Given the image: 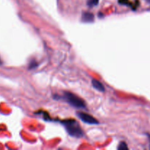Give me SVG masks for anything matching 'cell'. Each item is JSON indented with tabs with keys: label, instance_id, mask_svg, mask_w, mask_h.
<instances>
[{
	"label": "cell",
	"instance_id": "5",
	"mask_svg": "<svg viewBox=\"0 0 150 150\" xmlns=\"http://www.w3.org/2000/svg\"><path fill=\"white\" fill-rule=\"evenodd\" d=\"M92 86H93L95 89H96L97 90L100 91V92H104L105 91V88H104L103 85L98 80H95V79H93L92 81Z\"/></svg>",
	"mask_w": 150,
	"mask_h": 150
},
{
	"label": "cell",
	"instance_id": "7",
	"mask_svg": "<svg viewBox=\"0 0 150 150\" xmlns=\"http://www.w3.org/2000/svg\"><path fill=\"white\" fill-rule=\"evenodd\" d=\"M118 149L119 150H127V149H128V147H127V144H126L125 142H121V143L119 144Z\"/></svg>",
	"mask_w": 150,
	"mask_h": 150
},
{
	"label": "cell",
	"instance_id": "8",
	"mask_svg": "<svg viewBox=\"0 0 150 150\" xmlns=\"http://www.w3.org/2000/svg\"><path fill=\"white\" fill-rule=\"evenodd\" d=\"M38 66V64L36 63V62L33 61V62H30V64H29V69H33V68H35V67Z\"/></svg>",
	"mask_w": 150,
	"mask_h": 150
},
{
	"label": "cell",
	"instance_id": "6",
	"mask_svg": "<svg viewBox=\"0 0 150 150\" xmlns=\"http://www.w3.org/2000/svg\"><path fill=\"white\" fill-rule=\"evenodd\" d=\"M98 2H99V0H88L87 5L89 6V7H94V6L98 5Z\"/></svg>",
	"mask_w": 150,
	"mask_h": 150
},
{
	"label": "cell",
	"instance_id": "10",
	"mask_svg": "<svg viewBox=\"0 0 150 150\" xmlns=\"http://www.w3.org/2000/svg\"><path fill=\"white\" fill-rule=\"evenodd\" d=\"M148 136H149V140H150V135H148Z\"/></svg>",
	"mask_w": 150,
	"mask_h": 150
},
{
	"label": "cell",
	"instance_id": "9",
	"mask_svg": "<svg viewBox=\"0 0 150 150\" xmlns=\"http://www.w3.org/2000/svg\"><path fill=\"white\" fill-rule=\"evenodd\" d=\"M146 1H147L148 2H149V3H150V0H146Z\"/></svg>",
	"mask_w": 150,
	"mask_h": 150
},
{
	"label": "cell",
	"instance_id": "3",
	"mask_svg": "<svg viewBox=\"0 0 150 150\" xmlns=\"http://www.w3.org/2000/svg\"><path fill=\"white\" fill-rule=\"evenodd\" d=\"M77 116L82 122H83L84 123H86V124L98 125V123H99L98 120H97L95 117L89 115V114H86V113L77 112Z\"/></svg>",
	"mask_w": 150,
	"mask_h": 150
},
{
	"label": "cell",
	"instance_id": "1",
	"mask_svg": "<svg viewBox=\"0 0 150 150\" xmlns=\"http://www.w3.org/2000/svg\"><path fill=\"white\" fill-rule=\"evenodd\" d=\"M65 127L67 133L75 138H81L83 136V131L79 126V123L74 120H67L62 122Z\"/></svg>",
	"mask_w": 150,
	"mask_h": 150
},
{
	"label": "cell",
	"instance_id": "11",
	"mask_svg": "<svg viewBox=\"0 0 150 150\" xmlns=\"http://www.w3.org/2000/svg\"><path fill=\"white\" fill-rule=\"evenodd\" d=\"M1 64V60H0V64Z\"/></svg>",
	"mask_w": 150,
	"mask_h": 150
},
{
	"label": "cell",
	"instance_id": "4",
	"mask_svg": "<svg viewBox=\"0 0 150 150\" xmlns=\"http://www.w3.org/2000/svg\"><path fill=\"white\" fill-rule=\"evenodd\" d=\"M81 20L83 22H92L94 21V15L89 12H85L82 15Z\"/></svg>",
	"mask_w": 150,
	"mask_h": 150
},
{
	"label": "cell",
	"instance_id": "2",
	"mask_svg": "<svg viewBox=\"0 0 150 150\" xmlns=\"http://www.w3.org/2000/svg\"><path fill=\"white\" fill-rule=\"evenodd\" d=\"M62 98L73 107H76L78 108H86V103H85L84 101L72 92H64Z\"/></svg>",
	"mask_w": 150,
	"mask_h": 150
}]
</instances>
